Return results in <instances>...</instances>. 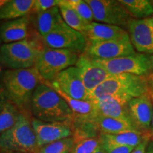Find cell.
Returning a JSON list of instances; mask_svg holds the SVG:
<instances>
[{
    "label": "cell",
    "instance_id": "f546056e",
    "mask_svg": "<svg viewBox=\"0 0 153 153\" xmlns=\"http://www.w3.org/2000/svg\"><path fill=\"white\" fill-rule=\"evenodd\" d=\"M99 145L106 153H131L135 148L112 144L104 141L99 140Z\"/></svg>",
    "mask_w": 153,
    "mask_h": 153
},
{
    "label": "cell",
    "instance_id": "ffe728a7",
    "mask_svg": "<svg viewBox=\"0 0 153 153\" xmlns=\"http://www.w3.org/2000/svg\"><path fill=\"white\" fill-rule=\"evenodd\" d=\"M94 123L99 133L107 135H114L124 132L137 131L134 124L131 121L106 117L101 115H97L94 120Z\"/></svg>",
    "mask_w": 153,
    "mask_h": 153
},
{
    "label": "cell",
    "instance_id": "52a82bcc",
    "mask_svg": "<svg viewBox=\"0 0 153 153\" xmlns=\"http://www.w3.org/2000/svg\"><path fill=\"white\" fill-rule=\"evenodd\" d=\"M91 59L97 65L111 74L129 73L148 76L152 72L150 56L145 54L136 53L131 56L111 60H99L92 57Z\"/></svg>",
    "mask_w": 153,
    "mask_h": 153
},
{
    "label": "cell",
    "instance_id": "f35d334b",
    "mask_svg": "<svg viewBox=\"0 0 153 153\" xmlns=\"http://www.w3.org/2000/svg\"><path fill=\"white\" fill-rule=\"evenodd\" d=\"M150 60L151 62V65H152V72H153V55H150Z\"/></svg>",
    "mask_w": 153,
    "mask_h": 153
},
{
    "label": "cell",
    "instance_id": "9a60e30c",
    "mask_svg": "<svg viewBox=\"0 0 153 153\" xmlns=\"http://www.w3.org/2000/svg\"><path fill=\"white\" fill-rule=\"evenodd\" d=\"M132 122L137 131L147 133L150 131L153 116V104L148 92L133 98L128 104Z\"/></svg>",
    "mask_w": 153,
    "mask_h": 153
},
{
    "label": "cell",
    "instance_id": "603a6c76",
    "mask_svg": "<svg viewBox=\"0 0 153 153\" xmlns=\"http://www.w3.org/2000/svg\"><path fill=\"white\" fill-rule=\"evenodd\" d=\"M131 16L137 19H145L153 16V4L148 0H119Z\"/></svg>",
    "mask_w": 153,
    "mask_h": 153
},
{
    "label": "cell",
    "instance_id": "7c38bea8",
    "mask_svg": "<svg viewBox=\"0 0 153 153\" xmlns=\"http://www.w3.org/2000/svg\"><path fill=\"white\" fill-rule=\"evenodd\" d=\"M52 87L77 100H87L88 92L80 76L79 69L72 66L60 72L52 82Z\"/></svg>",
    "mask_w": 153,
    "mask_h": 153
},
{
    "label": "cell",
    "instance_id": "ac0fdd59",
    "mask_svg": "<svg viewBox=\"0 0 153 153\" xmlns=\"http://www.w3.org/2000/svg\"><path fill=\"white\" fill-rule=\"evenodd\" d=\"M30 18V16L8 21L1 25V40L4 43H10L22 41L30 34L29 32Z\"/></svg>",
    "mask_w": 153,
    "mask_h": 153
},
{
    "label": "cell",
    "instance_id": "44dd1931",
    "mask_svg": "<svg viewBox=\"0 0 153 153\" xmlns=\"http://www.w3.org/2000/svg\"><path fill=\"white\" fill-rule=\"evenodd\" d=\"M38 28L42 38L56 29L64 23L59 7H55L38 14Z\"/></svg>",
    "mask_w": 153,
    "mask_h": 153
},
{
    "label": "cell",
    "instance_id": "60d3db41",
    "mask_svg": "<svg viewBox=\"0 0 153 153\" xmlns=\"http://www.w3.org/2000/svg\"><path fill=\"white\" fill-rule=\"evenodd\" d=\"M1 41H2V40H1V29H0V44H1Z\"/></svg>",
    "mask_w": 153,
    "mask_h": 153
},
{
    "label": "cell",
    "instance_id": "8fae6325",
    "mask_svg": "<svg viewBox=\"0 0 153 153\" xmlns=\"http://www.w3.org/2000/svg\"><path fill=\"white\" fill-rule=\"evenodd\" d=\"M31 124L40 149L45 145L72 136L71 123L45 122L33 118Z\"/></svg>",
    "mask_w": 153,
    "mask_h": 153
},
{
    "label": "cell",
    "instance_id": "2e32d148",
    "mask_svg": "<svg viewBox=\"0 0 153 153\" xmlns=\"http://www.w3.org/2000/svg\"><path fill=\"white\" fill-rule=\"evenodd\" d=\"M131 99L130 97L121 96H107L94 101L97 115L132 122L128 106Z\"/></svg>",
    "mask_w": 153,
    "mask_h": 153
},
{
    "label": "cell",
    "instance_id": "4316f807",
    "mask_svg": "<svg viewBox=\"0 0 153 153\" xmlns=\"http://www.w3.org/2000/svg\"><path fill=\"white\" fill-rule=\"evenodd\" d=\"M74 143L73 137H68L45 145L40 149L38 153H70Z\"/></svg>",
    "mask_w": 153,
    "mask_h": 153
},
{
    "label": "cell",
    "instance_id": "8d00e7d4",
    "mask_svg": "<svg viewBox=\"0 0 153 153\" xmlns=\"http://www.w3.org/2000/svg\"><path fill=\"white\" fill-rule=\"evenodd\" d=\"M146 22L150 25V26L153 28V16L149 17L148 19H145Z\"/></svg>",
    "mask_w": 153,
    "mask_h": 153
},
{
    "label": "cell",
    "instance_id": "4dcf8cb0",
    "mask_svg": "<svg viewBox=\"0 0 153 153\" xmlns=\"http://www.w3.org/2000/svg\"><path fill=\"white\" fill-rule=\"evenodd\" d=\"M9 101H11L9 96L2 83H0V111L4 108Z\"/></svg>",
    "mask_w": 153,
    "mask_h": 153
},
{
    "label": "cell",
    "instance_id": "7402d4cb",
    "mask_svg": "<svg viewBox=\"0 0 153 153\" xmlns=\"http://www.w3.org/2000/svg\"><path fill=\"white\" fill-rule=\"evenodd\" d=\"M147 136L148 135H145L141 132L133 131L114 134V135L100 133L99 135V140L112 143V144L136 148Z\"/></svg>",
    "mask_w": 153,
    "mask_h": 153
},
{
    "label": "cell",
    "instance_id": "b9f144b4",
    "mask_svg": "<svg viewBox=\"0 0 153 153\" xmlns=\"http://www.w3.org/2000/svg\"><path fill=\"white\" fill-rule=\"evenodd\" d=\"M152 4H153V1H152Z\"/></svg>",
    "mask_w": 153,
    "mask_h": 153
},
{
    "label": "cell",
    "instance_id": "d6986e66",
    "mask_svg": "<svg viewBox=\"0 0 153 153\" xmlns=\"http://www.w3.org/2000/svg\"><path fill=\"white\" fill-rule=\"evenodd\" d=\"M34 0H8L0 8V20H15L32 13Z\"/></svg>",
    "mask_w": 153,
    "mask_h": 153
},
{
    "label": "cell",
    "instance_id": "4fadbf2b",
    "mask_svg": "<svg viewBox=\"0 0 153 153\" xmlns=\"http://www.w3.org/2000/svg\"><path fill=\"white\" fill-rule=\"evenodd\" d=\"M126 27L134 48L143 54H153V28L146 20L132 18Z\"/></svg>",
    "mask_w": 153,
    "mask_h": 153
},
{
    "label": "cell",
    "instance_id": "7a4b0ae2",
    "mask_svg": "<svg viewBox=\"0 0 153 153\" xmlns=\"http://www.w3.org/2000/svg\"><path fill=\"white\" fill-rule=\"evenodd\" d=\"M43 81L36 67L8 70L2 76V84L11 101L19 109L22 110L30 106L34 91Z\"/></svg>",
    "mask_w": 153,
    "mask_h": 153
},
{
    "label": "cell",
    "instance_id": "5bb4252c",
    "mask_svg": "<svg viewBox=\"0 0 153 153\" xmlns=\"http://www.w3.org/2000/svg\"><path fill=\"white\" fill-rule=\"evenodd\" d=\"M74 66L79 69L80 76L88 95L112 75L97 65L91 57L85 53L79 55Z\"/></svg>",
    "mask_w": 153,
    "mask_h": 153
},
{
    "label": "cell",
    "instance_id": "ab89813d",
    "mask_svg": "<svg viewBox=\"0 0 153 153\" xmlns=\"http://www.w3.org/2000/svg\"><path fill=\"white\" fill-rule=\"evenodd\" d=\"M1 74H2V65L0 62V77H1Z\"/></svg>",
    "mask_w": 153,
    "mask_h": 153
},
{
    "label": "cell",
    "instance_id": "ba28073f",
    "mask_svg": "<svg viewBox=\"0 0 153 153\" xmlns=\"http://www.w3.org/2000/svg\"><path fill=\"white\" fill-rule=\"evenodd\" d=\"M85 54L94 59L111 60L136 54L128 33L109 41L88 43Z\"/></svg>",
    "mask_w": 153,
    "mask_h": 153
},
{
    "label": "cell",
    "instance_id": "9c48e42d",
    "mask_svg": "<svg viewBox=\"0 0 153 153\" xmlns=\"http://www.w3.org/2000/svg\"><path fill=\"white\" fill-rule=\"evenodd\" d=\"M93 11L94 19L101 24L120 27L127 26L133 18L119 1L116 0H85Z\"/></svg>",
    "mask_w": 153,
    "mask_h": 153
},
{
    "label": "cell",
    "instance_id": "cb8c5ba5",
    "mask_svg": "<svg viewBox=\"0 0 153 153\" xmlns=\"http://www.w3.org/2000/svg\"><path fill=\"white\" fill-rule=\"evenodd\" d=\"M18 109L11 101H9L0 111V133H4L15 125L21 114Z\"/></svg>",
    "mask_w": 153,
    "mask_h": 153
},
{
    "label": "cell",
    "instance_id": "1f68e13d",
    "mask_svg": "<svg viewBox=\"0 0 153 153\" xmlns=\"http://www.w3.org/2000/svg\"><path fill=\"white\" fill-rule=\"evenodd\" d=\"M149 137L147 136L134 149V150L131 153H146L147 152V146L148 144Z\"/></svg>",
    "mask_w": 153,
    "mask_h": 153
},
{
    "label": "cell",
    "instance_id": "277c9868",
    "mask_svg": "<svg viewBox=\"0 0 153 153\" xmlns=\"http://www.w3.org/2000/svg\"><path fill=\"white\" fill-rule=\"evenodd\" d=\"M147 76L129 73L112 74L88 95L87 100L96 101L107 96L135 98L148 92Z\"/></svg>",
    "mask_w": 153,
    "mask_h": 153
},
{
    "label": "cell",
    "instance_id": "d6a6232c",
    "mask_svg": "<svg viewBox=\"0 0 153 153\" xmlns=\"http://www.w3.org/2000/svg\"><path fill=\"white\" fill-rule=\"evenodd\" d=\"M147 79H148L149 88L151 89H153V72L147 76Z\"/></svg>",
    "mask_w": 153,
    "mask_h": 153
},
{
    "label": "cell",
    "instance_id": "6da1fadb",
    "mask_svg": "<svg viewBox=\"0 0 153 153\" xmlns=\"http://www.w3.org/2000/svg\"><path fill=\"white\" fill-rule=\"evenodd\" d=\"M30 108L35 118L42 121L72 123V109L48 82L38 85L32 97Z\"/></svg>",
    "mask_w": 153,
    "mask_h": 153
},
{
    "label": "cell",
    "instance_id": "836d02e7",
    "mask_svg": "<svg viewBox=\"0 0 153 153\" xmlns=\"http://www.w3.org/2000/svg\"><path fill=\"white\" fill-rule=\"evenodd\" d=\"M148 94L150 96V98L152 99V104H153V89H151L149 88L148 90ZM150 131L153 133V116H152V123H151V127H150Z\"/></svg>",
    "mask_w": 153,
    "mask_h": 153
},
{
    "label": "cell",
    "instance_id": "3957f363",
    "mask_svg": "<svg viewBox=\"0 0 153 153\" xmlns=\"http://www.w3.org/2000/svg\"><path fill=\"white\" fill-rule=\"evenodd\" d=\"M45 45L43 38L32 33L22 41L4 43L0 48V62L9 70L32 68L46 47Z\"/></svg>",
    "mask_w": 153,
    "mask_h": 153
},
{
    "label": "cell",
    "instance_id": "74e56055",
    "mask_svg": "<svg viewBox=\"0 0 153 153\" xmlns=\"http://www.w3.org/2000/svg\"><path fill=\"white\" fill-rule=\"evenodd\" d=\"M8 0H0V8H1L2 6L7 2Z\"/></svg>",
    "mask_w": 153,
    "mask_h": 153
},
{
    "label": "cell",
    "instance_id": "d590c367",
    "mask_svg": "<svg viewBox=\"0 0 153 153\" xmlns=\"http://www.w3.org/2000/svg\"><path fill=\"white\" fill-rule=\"evenodd\" d=\"M146 153H153V143H150L149 144Z\"/></svg>",
    "mask_w": 153,
    "mask_h": 153
},
{
    "label": "cell",
    "instance_id": "e0dca14e",
    "mask_svg": "<svg viewBox=\"0 0 153 153\" xmlns=\"http://www.w3.org/2000/svg\"><path fill=\"white\" fill-rule=\"evenodd\" d=\"M127 33V31L119 26L93 22L87 24L83 35L88 43L116 39Z\"/></svg>",
    "mask_w": 153,
    "mask_h": 153
},
{
    "label": "cell",
    "instance_id": "8992f818",
    "mask_svg": "<svg viewBox=\"0 0 153 153\" xmlns=\"http://www.w3.org/2000/svg\"><path fill=\"white\" fill-rule=\"evenodd\" d=\"M79 55L74 51L46 46L38 57L35 67L44 81L52 82L60 72L75 65Z\"/></svg>",
    "mask_w": 153,
    "mask_h": 153
},
{
    "label": "cell",
    "instance_id": "5b68a950",
    "mask_svg": "<svg viewBox=\"0 0 153 153\" xmlns=\"http://www.w3.org/2000/svg\"><path fill=\"white\" fill-rule=\"evenodd\" d=\"M0 149L5 152L38 153L40 148L31 122L23 113L15 125L0 135Z\"/></svg>",
    "mask_w": 153,
    "mask_h": 153
},
{
    "label": "cell",
    "instance_id": "30bf717a",
    "mask_svg": "<svg viewBox=\"0 0 153 153\" xmlns=\"http://www.w3.org/2000/svg\"><path fill=\"white\" fill-rule=\"evenodd\" d=\"M43 38L48 47L69 50L80 55L85 53L87 45L85 36L70 28L65 22Z\"/></svg>",
    "mask_w": 153,
    "mask_h": 153
},
{
    "label": "cell",
    "instance_id": "7bdbcfd3",
    "mask_svg": "<svg viewBox=\"0 0 153 153\" xmlns=\"http://www.w3.org/2000/svg\"><path fill=\"white\" fill-rule=\"evenodd\" d=\"M70 153H72V152H70Z\"/></svg>",
    "mask_w": 153,
    "mask_h": 153
},
{
    "label": "cell",
    "instance_id": "f1b7e54d",
    "mask_svg": "<svg viewBox=\"0 0 153 153\" xmlns=\"http://www.w3.org/2000/svg\"><path fill=\"white\" fill-rule=\"evenodd\" d=\"M60 0H34V4L32 9V13L39 14L45 12L53 7H57Z\"/></svg>",
    "mask_w": 153,
    "mask_h": 153
},
{
    "label": "cell",
    "instance_id": "d4e9b609",
    "mask_svg": "<svg viewBox=\"0 0 153 153\" xmlns=\"http://www.w3.org/2000/svg\"><path fill=\"white\" fill-rule=\"evenodd\" d=\"M58 7L60 10L63 20L65 22V24L70 28L77 30L82 34L85 33L86 27H87L88 24H87L79 15L76 14L73 9L70 8V7L60 4H59Z\"/></svg>",
    "mask_w": 153,
    "mask_h": 153
},
{
    "label": "cell",
    "instance_id": "83f0119b",
    "mask_svg": "<svg viewBox=\"0 0 153 153\" xmlns=\"http://www.w3.org/2000/svg\"><path fill=\"white\" fill-rule=\"evenodd\" d=\"M99 145L98 137H89L74 141L72 153H92Z\"/></svg>",
    "mask_w": 153,
    "mask_h": 153
},
{
    "label": "cell",
    "instance_id": "484cf974",
    "mask_svg": "<svg viewBox=\"0 0 153 153\" xmlns=\"http://www.w3.org/2000/svg\"><path fill=\"white\" fill-rule=\"evenodd\" d=\"M60 4L70 7L75 11L87 24L94 22L93 11L90 6L83 0H60Z\"/></svg>",
    "mask_w": 153,
    "mask_h": 153
},
{
    "label": "cell",
    "instance_id": "e575fe53",
    "mask_svg": "<svg viewBox=\"0 0 153 153\" xmlns=\"http://www.w3.org/2000/svg\"><path fill=\"white\" fill-rule=\"evenodd\" d=\"M92 153H106V152H105V151L103 150V148H101L100 145H99V146L96 148V150L94 151Z\"/></svg>",
    "mask_w": 153,
    "mask_h": 153
}]
</instances>
